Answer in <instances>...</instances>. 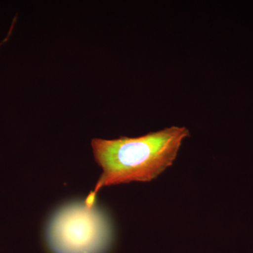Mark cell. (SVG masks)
<instances>
[{
  "mask_svg": "<svg viewBox=\"0 0 253 253\" xmlns=\"http://www.w3.org/2000/svg\"><path fill=\"white\" fill-rule=\"evenodd\" d=\"M189 136L186 126H172L138 137L93 139L95 161L103 173L84 202L95 204L96 194L104 186L156 179L172 166Z\"/></svg>",
  "mask_w": 253,
  "mask_h": 253,
  "instance_id": "obj_1",
  "label": "cell"
},
{
  "mask_svg": "<svg viewBox=\"0 0 253 253\" xmlns=\"http://www.w3.org/2000/svg\"><path fill=\"white\" fill-rule=\"evenodd\" d=\"M47 241L54 253H105L111 240L109 223L94 205L71 204L50 221Z\"/></svg>",
  "mask_w": 253,
  "mask_h": 253,
  "instance_id": "obj_2",
  "label": "cell"
},
{
  "mask_svg": "<svg viewBox=\"0 0 253 253\" xmlns=\"http://www.w3.org/2000/svg\"><path fill=\"white\" fill-rule=\"evenodd\" d=\"M4 41L1 42L0 43V46L2 45V44H4Z\"/></svg>",
  "mask_w": 253,
  "mask_h": 253,
  "instance_id": "obj_3",
  "label": "cell"
}]
</instances>
